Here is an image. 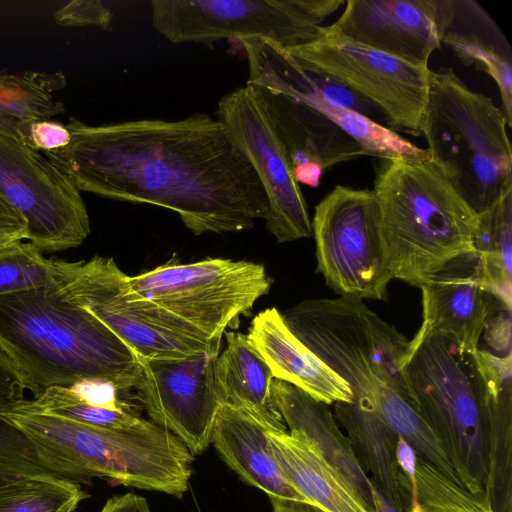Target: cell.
Wrapping results in <instances>:
<instances>
[{
	"label": "cell",
	"instance_id": "1",
	"mask_svg": "<svg viewBox=\"0 0 512 512\" xmlns=\"http://www.w3.org/2000/svg\"><path fill=\"white\" fill-rule=\"evenodd\" d=\"M70 142L44 155L81 192L176 212L194 235L251 229L268 199L229 128L207 114L176 121L66 125Z\"/></svg>",
	"mask_w": 512,
	"mask_h": 512
},
{
	"label": "cell",
	"instance_id": "2",
	"mask_svg": "<svg viewBox=\"0 0 512 512\" xmlns=\"http://www.w3.org/2000/svg\"><path fill=\"white\" fill-rule=\"evenodd\" d=\"M511 354L469 352L452 338L417 332L403 366L408 393L453 462L462 486L486 491L488 436L512 420Z\"/></svg>",
	"mask_w": 512,
	"mask_h": 512
},
{
	"label": "cell",
	"instance_id": "3",
	"mask_svg": "<svg viewBox=\"0 0 512 512\" xmlns=\"http://www.w3.org/2000/svg\"><path fill=\"white\" fill-rule=\"evenodd\" d=\"M0 349L34 397L87 380L126 393L141 375L137 353L53 282L0 296Z\"/></svg>",
	"mask_w": 512,
	"mask_h": 512
},
{
	"label": "cell",
	"instance_id": "4",
	"mask_svg": "<svg viewBox=\"0 0 512 512\" xmlns=\"http://www.w3.org/2000/svg\"><path fill=\"white\" fill-rule=\"evenodd\" d=\"M0 415L72 481L103 477L179 498L188 489L194 456L152 421L128 430L95 427L39 412L27 399Z\"/></svg>",
	"mask_w": 512,
	"mask_h": 512
},
{
	"label": "cell",
	"instance_id": "5",
	"mask_svg": "<svg viewBox=\"0 0 512 512\" xmlns=\"http://www.w3.org/2000/svg\"><path fill=\"white\" fill-rule=\"evenodd\" d=\"M372 191L392 279L420 288L448 261L475 250L478 215L432 161L381 159Z\"/></svg>",
	"mask_w": 512,
	"mask_h": 512
},
{
	"label": "cell",
	"instance_id": "6",
	"mask_svg": "<svg viewBox=\"0 0 512 512\" xmlns=\"http://www.w3.org/2000/svg\"><path fill=\"white\" fill-rule=\"evenodd\" d=\"M507 126L501 108L451 68L429 70L420 134L431 161L477 215L512 190Z\"/></svg>",
	"mask_w": 512,
	"mask_h": 512
},
{
	"label": "cell",
	"instance_id": "7",
	"mask_svg": "<svg viewBox=\"0 0 512 512\" xmlns=\"http://www.w3.org/2000/svg\"><path fill=\"white\" fill-rule=\"evenodd\" d=\"M281 315L290 331L350 385L353 397L378 409L408 392L402 369L410 340L361 300L309 299Z\"/></svg>",
	"mask_w": 512,
	"mask_h": 512
},
{
	"label": "cell",
	"instance_id": "8",
	"mask_svg": "<svg viewBox=\"0 0 512 512\" xmlns=\"http://www.w3.org/2000/svg\"><path fill=\"white\" fill-rule=\"evenodd\" d=\"M53 283L132 348L140 359L219 355L222 338L199 329L135 291L113 258L51 259Z\"/></svg>",
	"mask_w": 512,
	"mask_h": 512
},
{
	"label": "cell",
	"instance_id": "9",
	"mask_svg": "<svg viewBox=\"0 0 512 512\" xmlns=\"http://www.w3.org/2000/svg\"><path fill=\"white\" fill-rule=\"evenodd\" d=\"M152 27L173 44L263 38L285 49L322 36L343 0H153Z\"/></svg>",
	"mask_w": 512,
	"mask_h": 512
},
{
	"label": "cell",
	"instance_id": "10",
	"mask_svg": "<svg viewBox=\"0 0 512 512\" xmlns=\"http://www.w3.org/2000/svg\"><path fill=\"white\" fill-rule=\"evenodd\" d=\"M317 272L340 297L386 300L392 280L372 190L337 185L315 206Z\"/></svg>",
	"mask_w": 512,
	"mask_h": 512
},
{
	"label": "cell",
	"instance_id": "11",
	"mask_svg": "<svg viewBox=\"0 0 512 512\" xmlns=\"http://www.w3.org/2000/svg\"><path fill=\"white\" fill-rule=\"evenodd\" d=\"M130 283L139 294L210 338H222L225 329L250 311L271 286L262 264L222 258L171 262L130 276Z\"/></svg>",
	"mask_w": 512,
	"mask_h": 512
},
{
	"label": "cell",
	"instance_id": "12",
	"mask_svg": "<svg viewBox=\"0 0 512 512\" xmlns=\"http://www.w3.org/2000/svg\"><path fill=\"white\" fill-rule=\"evenodd\" d=\"M285 51L304 71L327 76L368 100L390 125L420 135L428 99V66L323 32L317 40Z\"/></svg>",
	"mask_w": 512,
	"mask_h": 512
},
{
	"label": "cell",
	"instance_id": "13",
	"mask_svg": "<svg viewBox=\"0 0 512 512\" xmlns=\"http://www.w3.org/2000/svg\"><path fill=\"white\" fill-rule=\"evenodd\" d=\"M0 196L25 219L26 241L41 253L80 246L90 220L80 191L46 156L0 134Z\"/></svg>",
	"mask_w": 512,
	"mask_h": 512
},
{
	"label": "cell",
	"instance_id": "14",
	"mask_svg": "<svg viewBox=\"0 0 512 512\" xmlns=\"http://www.w3.org/2000/svg\"><path fill=\"white\" fill-rule=\"evenodd\" d=\"M216 116L237 139L262 182L268 199V232L278 243L310 237L312 223L304 195L257 88L246 84L224 95Z\"/></svg>",
	"mask_w": 512,
	"mask_h": 512
},
{
	"label": "cell",
	"instance_id": "15",
	"mask_svg": "<svg viewBox=\"0 0 512 512\" xmlns=\"http://www.w3.org/2000/svg\"><path fill=\"white\" fill-rule=\"evenodd\" d=\"M218 355L176 359H140L141 375L133 388L156 425L174 434L193 456L212 442L220 407L214 366Z\"/></svg>",
	"mask_w": 512,
	"mask_h": 512
},
{
	"label": "cell",
	"instance_id": "16",
	"mask_svg": "<svg viewBox=\"0 0 512 512\" xmlns=\"http://www.w3.org/2000/svg\"><path fill=\"white\" fill-rule=\"evenodd\" d=\"M240 42L248 60V85L288 94L315 108L353 138L365 155L404 162L431 161L426 149L393 130L358 112L325 101L308 87L292 58L279 44L263 38Z\"/></svg>",
	"mask_w": 512,
	"mask_h": 512
},
{
	"label": "cell",
	"instance_id": "17",
	"mask_svg": "<svg viewBox=\"0 0 512 512\" xmlns=\"http://www.w3.org/2000/svg\"><path fill=\"white\" fill-rule=\"evenodd\" d=\"M322 32L417 66L441 46L436 0H348Z\"/></svg>",
	"mask_w": 512,
	"mask_h": 512
},
{
	"label": "cell",
	"instance_id": "18",
	"mask_svg": "<svg viewBox=\"0 0 512 512\" xmlns=\"http://www.w3.org/2000/svg\"><path fill=\"white\" fill-rule=\"evenodd\" d=\"M420 289L423 320L418 332L446 335L469 352L480 349L481 334L501 299L488 285L477 252L451 259Z\"/></svg>",
	"mask_w": 512,
	"mask_h": 512
},
{
	"label": "cell",
	"instance_id": "19",
	"mask_svg": "<svg viewBox=\"0 0 512 512\" xmlns=\"http://www.w3.org/2000/svg\"><path fill=\"white\" fill-rule=\"evenodd\" d=\"M255 88L267 106L298 184L318 187L325 170L365 155L353 138L315 108L288 94Z\"/></svg>",
	"mask_w": 512,
	"mask_h": 512
},
{
	"label": "cell",
	"instance_id": "20",
	"mask_svg": "<svg viewBox=\"0 0 512 512\" xmlns=\"http://www.w3.org/2000/svg\"><path fill=\"white\" fill-rule=\"evenodd\" d=\"M246 335L275 379L327 405L353 401L350 385L290 331L276 308L258 313Z\"/></svg>",
	"mask_w": 512,
	"mask_h": 512
},
{
	"label": "cell",
	"instance_id": "21",
	"mask_svg": "<svg viewBox=\"0 0 512 512\" xmlns=\"http://www.w3.org/2000/svg\"><path fill=\"white\" fill-rule=\"evenodd\" d=\"M441 44L449 46L463 64L474 65L496 82L502 112L512 126V53L490 15L471 0H436Z\"/></svg>",
	"mask_w": 512,
	"mask_h": 512
},
{
	"label": "cell",
	"instance_id": "22",
	"mask_svg": "<svg viewBox=\"0 0 512 512\" xmlns=\"http://www.w3.org/2000/svg\"><path fill=\"white\" fill-rule=\"evenodd\" d=\"M334 412L375 488L398 512H411L412 486L396 458L400 436L364 399L353 397L352 402H336Z\"/></svg>",
	"mask_w": 512,
	"mask_h": 512
},
{
	"label": "cell",
	"instance_id": "23",
	"mask_svg": "<svg viewBox=\"0 0 512 512\" xmlns=\"http://www.w3.org/2000/svg\"><path fill=\"white\" fill-rule=\"evenodd\" d=\"M267 434L282 474L310 504L324 512H374L312 440L288 430Z\"/></svg>",
	"mask_w": 512,
	"mask_h": 512
},
{
	"label": "cell",
	"instance_id": "24",
	"mask_svg": "<svg viewBox=\"0 0 512 512\" xmlns=\"http://www.w3.org/2000/svg\"><path fill=\"white\" fill-rule=\"evenodd\" d=\"M267 431L245 412L223 404L216 417L211 443L231 469L269 498L309 503L282 474Z\"/></svg>",
	"mask_w": 512,
	"mask_h": 512
},
{
	"label": "cell",
	"instance_id": "25",
	"mask_svg": "<svg viewBox=\"0 0 512 512\" xmlns=\"http://www.w3.org/2000/svg\"><path fill=\"white\" fill-rule=\"evenodd\" d=\"M271 397L289 431L301 433L312 440L374 511L370 491L374 485L360 466L349 439L338 426L328 405L275 378Z\"/></svg>",
	"mask_w": 512,
	"mask_h": 512
},
{
	"label": "cell",
	"instance_id": "26",
	"mask_svg": "<svg viewBox=\"0 0 512 512\" xmlns=\"http://www.w3.org/2000/svg\"><path fill=\"white\" fill-rule=\"evenodd\" d=\"M227 345L219 353L214 378L222 404L231 405L258 421L269 431H285L286 425L271 397L272 372L240 332L226 333Z\"/></svg>",
	"mask_w": 512,
	"mask_h": 512
},
{
	"label": "cell",
	"instance_id": "27",
	"mask_svg": "<svg viewBox=\"0 0 512 512\" xmlns=\"http://www.w3.org/2000/svg\"><path fill=\"white\" fill-rule=\"evenodd\" d=\"M25 391L16 369L0 349V413L25 400ZM33 475L68 479L37 452L21 431L0 415V483Z\"/></svg>",
	"mask_w": 512,
	"mask_h": 512
},
{
	"label": "cell",
	"instance_id": "28",
	"mask_svg": "<svg viewBox=\"0 0 512 512\" xmlns=\"http://www.w3.org/2000/svg\"><path fill=\"white\" fill-rule=\"evenodd\" d=\"M474 247L488 285L511 307L512 190L478 215Z\"/></svg>",
	"mask_w": 512,
	"mask_h": 512
},
{
	"label": "cell",
	"instance_id": "29",
	"mask_svg": "<svg viewBox=\"0 0 512 512\" xmlns=\"http://www.w3.org/2000/svg\"><path fill=\"white\" fill-rule=\"evenodd\" d=\"M65 85L62 72L0 73V105L19 124L48 120L65 112L64 103L53 96Z\"/></svg>",
	"mask_w": 512,
	"mask_h": 512
},
{
	"label": "cell",
	"instance_id": "30",
	"mask_svg": "<svg viewBox=\"0 0 512 512\" xmlns=\"http://www.w3.org/2000/svg\"><path fill=\"white\" fill-rule=\"evenodd\" d=\"M87 497L78 482L33 475L0 483V512H73Z\"/></svg>",
	"mask_w": 512,
	"mask_h": 512
},
{
	"label": "cell",
	"instance_id": "31",
	"mask_svg": "<svg viewBox=\"0 0 512 512\" xmlns=\"http://www.w3.org/2000/svg\"><path fill=\"white\" fill-rule=\"evenodd\" d=\"M27 404L42 413L107 429L128 430L147 420L136 415L128 405L119 408L95 406L81 399L70 387L54 386Z\"/></svg>",
	"mask_w": 512,
	"mask_h": 512
},
{
	"label": "cell",
	"instance_id": "32",
	"mask_svg": "<svg viewBox=\"0 0 512 512\" xmlns=\"http://www.w3.org/2000/svg\"><path fill=\"white\" fill-rule=\"evenodd\" d=\"M415 478L422 512H495L487 491L471 493L418 457Z\"/></svg>",
	"mask_w": 512,
	"mask_h": 512
},
{
	"label": "cell",
	"instance_id": "33",
	"mask_svg": "<svg viewBox=\"0 0 512 512\" xmlns=\"http://www.w3.org/2000/svg\"><path fill=\"white\" fill-rule=\"evenodd\" d=\"M51 259L27 241L0 247V296L52 283Z\"/></svg>",
	"mask_w": 512,
	"mask_h": 512
},
{
	"label": "cell",
	"instance_id": "34",
	"mask_svg": "<svg viewBox=\"0 0 512 512\" xmlns=\"http://www.w3.org/2000/svg\"><path fill=\"white\" fill-rule=\"evenodd\" d=\"M296 66L302 79L308 85V87L319 94L325 101L329 102L330 104L353 110L367 116L372 120H374L373 116H375V113L383 114L368 100L349 90L335 80L327 76L306 72L297 64Z\"/></svg>",
	"mask_w": 512,
	"mask_h": 512
},
{
	"label": "cell",
	"instance_id": "35",
	"mask_svg": "<svg viewBox=\"0 0 512 512\" xmlns=\"http://www.w3.org/2000/svg\"><path fill=\"white\" fill-rule=\"evenodd\" d=\"M54 18L62 26H94L108 31L113 15L99 0H74L59 8Z\"/></svg>",
	"mask_w": 512,
	"mask_h": 512
},
{
	"label": "cell",
	"instance_id": "36",
	"mask_svg": "<svg viewBox=\"0 0 512 512\" xmlns=\"http://www.w3.org/2000/svg\"><path fill=\"white\" fill-rule=\"evenodd\" d=\"M71 136L66 125L52 120H37L27 124L24 143L37 151L64 148Z\"/></svg>",
	"mask_w": 512,
	"mask_h": 512
},
{
	"label": "cell",
	"instance_id": "37",
	"mask_svg": "<svg viewBox=\"0 0 512 512\" xmlns=\"http://www.w3.org/2000/svg\"><path fill=\"white\" fill-rule=\"evenodd\" d=\"M26 235L25 219L0 196V247L25 241Z\"/></svg>",
	"mask_w": 512,
	"mask_h": 512
},
{
	"label": "cell",
	"instance_id": "38",
	"mask_svg": "<svg viewBox=\"0 0 512 512\" xmlns=\"http://www.w3.org/2000/svg\"><path fill=\"white\" fill-rule=\"evenodd\" d=\"M100 512H151L147 500L134 493L110 498Z\"/></svg>",
	"mask_w": 512,
	"mask_h": 512
},
{
	"label": "cell",
	"instance_id": "39",
	"mask_svg": "<svg viewBox=\"0 0 512 512\" xmlns=\"http://www.w3.org/2000/svg\"><path fill=\"white\" fill-rule=\"evenodd\" d=\"M396 458L402 472L408 478L412 486V497H418L415 478L417 455L413 448L401 437H399L396 447Z\"/></svg>",
	"mask_w": 512,
	"mask_h": 512
},
{
	"label": "cell",
	"instance_id": "40",
	"mask_svg": "<svg viewBox=\"0 0 512 512\" xmlns=\"http://www.w3.org/2000/svg\"><path fill=\"white\" fill-rule=\"evenodd\" d=\"M272 512H324L319 507L295 500L270 498Z\"/></svg>",
	"mask_w": 512,
	"mask_h": 512
},
{
	"label": "cell",
	"instance_id": "41",
	"mask_svg": "<svg viewBox=\"0 0 512 512\" xmlns=\"http://www.w3.org/2000/svg\"><path fill=\"white\" fill-rule=\"evenodd\" d=\"M19 122L11 118L0 105V134L12 136L20 140Z\"/></svg>",
	"mask_w": 512,
	"mask_h": 512
},
{
	"label": "cell",
	"instance_id": "42",
	"mask_svg": "<svg viewBox=\"0 0 512 512\" xmlns=\"http://www.w3.org/2000/svg\"><path fill=\"white\" fill-rule=\"evenodd\" d=\"M371 500L374 512H398L373 486L371 488Z\"/></svg>",
	"mask_w": 512,
	"mask_h": 512
},
{
	"label": "cell",
	"instance_id": "43",
	"mask_svg": "<svg viewBox=\"0 0 512 512\" xmlns=\"http://www.w3.org/2000/svg\"><path fill=\"white\" fill-rule=\"evenodd\" d=\"M411 512H422L418 497L411 498Z\"/></svg>",
	"mask_w": 512,
	"mask_h": 512
}]
</instances>
